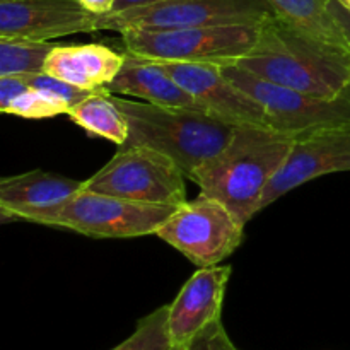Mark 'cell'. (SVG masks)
I'll list each match as a JSON object with an SVG mask.
<instances>
[{"instance_id": "26", "label": "cell", "mask_w": 350, "mask_h": 350, "mask_svg": "<svg viewBox=\"0 0 350 350\" xmlns=\"http://www.w3.org/2000/svg\"><path fill=\"white\" fill-rule=\"evenodd\" d=\"M79 2H81L85 9L91 10V12L99 14V16H106V14H109L113 10L116 0H79Z\"/></svg>"}, {"instance_id": "17", "label": "cell", "mask_w": 350, "mask_h": 350, "mask_svg": "<svg viewBox=\"0 0 350 350\" xmlns=\"http://www.w3.org/2000/svg\"><path fill=\"white\" fill-rule=\"evenodd\" d=\"M67 116L94 137L109 140L118 147L129 140V120L105 89L92 91L67 111Z\"/></svg>"}, {"instance_id": "25", "label": "cell", "mask_w": 350, "mask_h": 350, "mask_svg": "<svg viewBox=\"0 0 350 350\" xmlns=\"http://www.w3.org/2000/svg\"><path fill=\"white\" fill-rule=\"evenodd\" d=\"M330 10L350 40V10L345 9V7H342L337 0H330Z\"/></svg>"}, {"instance_id": "14", "label": "cell", "mask_w": 350, "mask_h": 350, "mask_svg": "<svg viewBox=\"0 0 350 350\" xmlns=\"http://www.w3.org/2000/svg\"><path fill=\"white\" fill-rule=\"evenodd\" d=\"M231 267H205L187 280L170 304V337L173 350L190 344L202 330L221 320L222 301Z\"/></svg>"}, {"instance_id": "22", "label": "cell", "mask_w": 350, "mask_h": 350, "mask_svg": "<svg viewBox=\"0 0 350 350\" xmlns=\"http://www.w3.org/2000/svg\"><path fill=\"white\" fill-rule=\"evenodd\" d=\"M24 82H26L29 88L38 89V91H43L46 94L53 96L58 101L65 103L68 106V109L74 105H77L79 101H82L84 98H88L92 91H85V89L77 88V85L70 84L67 81H62V79L55 77V75L46 74V72H34V74H24L19 75Z\"/></svg>"}, {"instance_id": "15", "label": "cell", "mask_w": 350, "mask_h": 350, "mask_svg": "<svg viewBox=\"0 0 350 350\" xmlns=\"http://www.w3.org/2000/svg\"><path fill=\"white\" fill-rule=\"evenodd\" d=\"M125 64V51L118 53L101 43L57 44L48 57L44 72L85 91L105 89Z\"/></svg>"}, {"instance_id": "13", "label": "cell", "mask_w": 350, "mask_h": 350, "mask_svg": "<svg viewBox=\"0 0 350 350\" xmlns=\"http://www.w3.org/2000/svg\"><path fill=\"white\" fill-rule=\"evenodd\" d=\"M84 188V181L46 171H27L0 180L3 219L50 226L65 205Z\"/></svg>"}, {"instance_id": "20", "label": "cell", "mask_w": 350, "mask_h": 350, "mask_svg": "<svg viewBox=\"0 0 350 350\" xmlns=\"http://www.w3.org/2000/svg\"><path fill=\"white\" fill-rule=\"evenodd\" d=\"M170 304L157 308L137 323L135 332L111 350H173L170 337Z\"/></svg>"}, {"instance_id": "19", "label": "cell", "mask_w": 350, "mask_h": 350, "mask_svg": "<svg viewBox=\"0 0 350 350\" xmlns=\"http://www.w3.org/2000/svg\"><path fill=\"white\" fill-rule=\"evenodd\" d=\"M55 46L51 41L0 38V77L43 72Z\"/></svg>"}, {"instance_id": "3", "label": "cell", "mask_w": 350, "mask_h": 350, "mask_svg": "<svg viewBox=\"0 0 350 350\" xmlns=\"http://www.w3.org/2000/svg\"><path fill=\"white\" fill-rule=\"evenodd\" d=\"M111 98L129 120L125 146H146L166 154L187 178L217 156L236 132V125L205 109L150 105L116 94Z\"/></svg>"}, {"instance_id": "8", "label": "cell", "mask_w": 350, "mask_h": 350, "mask_svg": "<svg viewBox=\"0 0 350 350\" xmlns=\"http://www.w3.org/2000/svg\"><path fill=\"white\" fill-rule=\"evenodd\" d=\"M273 16L265 0H166L101 16L99 29H185L262 24Z\"/></svg>"}, {"instance_id": "2", "label": "cell", "mask_w": 350, "mask_h": 350, "mask_svg": "<svg viewBox=\"0 0 350 350\" xmlns=\"http://www.w3.org/2000/svg\"><path fill=\"white\" fill-rule=\"evenodd\" d=\"M294 137L255 125H239L231 142L190 174L200 195L222 202L243 222L260 211L270 181L294 146Z\"/></svg>"}, {"instance_id": "12", "label": "cell", "mask_w": 350, "mask_h": 350, "mask_svg": "<svg viewBox=\"0 0 350 350\" xmlns=\"http://www.w3.org/2000/svg\"><path fill=\"white\" fill-rule=\"evenodd\" d=\"M350 171V129L327 130L294 140L289 156L273 180L262 202V211L294 188L325 174Z\"/></svg>"}, {"instance_id": "16", "label": "cell", "mask_w": 350, "mask_h": 350, "mask_svg": "<svg viewBox=\"0 0 350 350\" xmlns=\"http://www.w3.org/2000/svg\"><path fill=\"white\" fill-rule=\"evenodd\" d=\"M116 96H130L159 106L204 109L190 92L185 91L159 62L135 57L125 51V64L115 79L105 88ZM207 111V109H205Z\"/></svg>"}, {"instance_id": "1", "label": "cell", "mask_w": 350, "mask_h": 350, "mask_svg": "<svg viewBox=\"0 0 350 350\" xmlns=\"http://www.w3.org/2000/svg\"><path fill=\"white\" fill-rule=\"evenodd\" d=\"M238 67L321 99L350 98V46L296 29L273 14Z\"/></svg>"}, {"instance_id": "10", "label": "cell", "mask_w": 350, "mask_h": 350, "mask_svg": "<svg viewBox=\"0 0 350 350\" xmlns=\"http://www.w3.org/2000/svg\"><path fill=\"white\" fill-rule=\"evenodd\" d=\"M101 16L79 0H0V38L51 41L99 31Z\"/></svg>"}, {"instance_id": "6", "label": "cell", "mask_w": 350, "mask_h": 350, "mask_svg": "<svg viewBox=\"0 0 350 350\" xmlns=\"http://www.w3.org/2000/svg\"><path fill=\"white\" fill-rule=\"evenodd\" d=\"M221 68L226 77L263 106L269 129L294 139L327 130L350 129V98L321 99L273 84L238 65Z\"/></svg>"}, {"instance_id": "18", "label": "cell", "mask_w": 350, "mask_h": 350, "mask_svg": "<svg viewBox=\"0 0 350 350\" xmlns=\"http://www.w3.org/2000/svg\"><path fill=\"white\" fill-rule=\"evenodd\" d=\"M280 21L296 29L332 43L347 44L350 40L330 10V0H265Z\"/></svg>"}, {"instance_id": "24", "label": "cell", "mask_w": 350, "mask_h": 350, "mask_svg": "<svg viewBox=\"0 0 350 350\" xmlns=\"http://www.w3.org/2000/svg\"><path fill=\"white\" fill-rule=\"evenodd\" d=\"M29 85L19 77V75H5V77H0V111H5L7 106L17 98V96L23 94L24 91H27Z\"/></svg>"}, {"instance_id": "21", "label": "cell", "mask_w": 350, "mask_h": 350, "mask_svg": "<svg viewBox=\"0 0 350 350\" xmlns=\"http://www.w3.org/2000/svg\"><path fill=\"white\" fill-rule=\"evenodd\" d=\"M67 111L68 106L65 103L58 101L46 92L29 88L23 94L17 96L3 113L27 120H44L58 115H67Z\"/></svg>"}, {"instance_id": "28", "label": "cell", "mask_w": 350, "mask_h": 350, "mask_svg": "<svg viewBox=\"0 0 350 350\" xmlns=\"http://www.w3.org/2000/svg\"><path fill=\"white\" fill-rule=\"evenodd\" d=\"M338 3H340L342 7H345V9L350 10V0H337Z\"/></svg>"}, {"instance_id": "5", "label": "cell", "mask_w": 350, "mask_h": 350, "mask_svg": "<svg viewBox=\"0 0 350 350\" xmlns=\"http://www.w3.org/2000/svg\"><path fill=\"white\" fill-rule=\"evenodd\" d=\"M185 178L183 170L166 154L146 146H123L84 181V188L125 200L180 207L187 202Z\"/></svg>"}, {"instance_id": "27", "label": "cell", "mask_w": 350, "mask_h": 350, "mask_svg": "<svg viewBox=\"0 0 350 350\" xmlns=\"http://www.w3.org/2000/svg\"><path fill=\"white\" fill-rule=\"evenodd\" d=\"M159 2H166V0H116V3H115V7H113L111 12H122V10L135 9V7L152 5V3H159Z\"/></svg>"}, {"instance_id": "7", "label": "cell", "mask_w": 350, "mask_h": 350, "mask_svg": "<svg viewBox=\"0 0 350 350\" xmlns=\"http://www.w3.org/2000/svg\"><path fill=\"white\" fill-rule=\"evenodd\" d=\"M245 226L222 202L200 195L181 204L156 236L198 269H205L219 265L238 250Z\"/></svg>"}, {"instance_id": "23", "label": "cell", "mask_w": 350, "mask_h": 350, "mask_svg": "<svg viewBox=\"0 0 350 350\" xmlns=\"http://www.w3.org/2000/svg\"><path fill=\"white\" fill-rule=\"evenodd\" d=\"M176 350H239L231 342L229 335L226 334L224 325L221 320L208 325L205 330H202L190 344Z\"/></svg>"}, {"instance_id": "9", "label": "cell", "mask_w": 350, "mask_h": 350, "mask_svg": "<svg viewBox=\"0 0 350 350\" xmlns=\"http://www.w3.org/2000/svg\"><path fill=\"white\" fill-rule=\"evenodd\" d=\"M178 207L125 200L82 188L51 222L89 238H140L157 234Z\"/></svg>"}, {"instance_id": "4", "label": "cell", "mask_w": 350, "mask_h": 350, "mask_svg": "<svg viewBox=\"0 0 350 350\" xmlns=\"http://www.w3.org/2000/svg\"><path fill=\"white\" fill-rule=\"evenodd\" d=\"M262 24L122 31L126 53L157 62L236 65L255 48Z\"/></svg>"}, {"instance_id": "11", "label": "cell", "mask_w": 350, "mask_h": 350, "mask_svg": "<svg viewBox=\"0 0 350 350\" xmlns=\"http://www.w3.org/2000/svg\"><path fill=\"white\" fill-rule=\"evenodd\" d=\"M157 62V60H156ZM171 77L190 92L195 101L212 115L231 125H255L269 129L263 106L228 79L219 65L159 62Z\"/></svg>"}]
</instances>
